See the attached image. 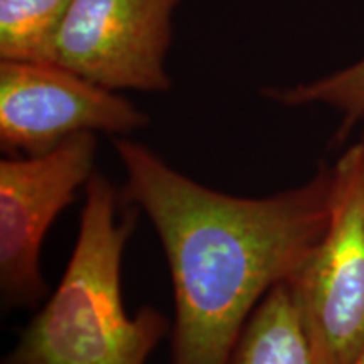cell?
I'll use <instances>...</instances> for the list:
<instances>
[{
  "label": "cell",
  "instance_id": "ba28073f",
  "mask_svg": "<svg viewBox=\"0 0 364 364\" xmlns=\"http://www.w3.org/2000/svg\"><path fill=\"white\" fill-rule=\"evenodd\" d=\"M73 0H0V59L51 63Z\"/></svg>",
  "mask_w": 364,
  "mask_h": 364
},
{
  "label": "cell",
  "instance_id": "5b68a950",
  "mask_svg": "<svg viewBox=\"0 0 364 364\" xmlns=\"http://www.w3.org/2000/svg\"><path fill=\"white\" fill-rule=\"evenodd\" d=\"M147 125L134 102L66 68L0 59V147L7 156H41L85 132L127 136Z\"/></svg>",
  "mask_w": 364,
  "mask_h": 364
},
{
  "label": "cell",
  "instance_id": "277c9868",
  "mask_svg": "<svg viewBox=\"0 0 364 364\" xmlns=\"http://www.w3.org/2000/svg\"><path fill=\"white\" fill-rule=\"evenodd\" d=\"M97 134L73 135L56 149L0 162V292L4 309L44 297L41 248L56 218L95 174Z\"/></svg>",
  "mask_w": 364,
  "mask_h": 364
},
{
  "label": "cell",
  "instance_id": "9c48e42d",
  "mask_svg": "<svg viewBox=\"0 0 364 364\" xmlns=\"http://www.w3.org/2000/svg\"><path fill=\"white\" fill-rule=\"evenodd\" d=\"M263 97L284 107L322 105L341 115L336 144H343L364 118V58L322 78L294 86H272Z\"/></svg>",
  "mask_w": 364,
  "mask_h": 364
},
{
  "label": "cell",
  "instance_id": "7a4b0ae2",
  "mask_svg": "<svg viewBox=\"0 0 364 364\" xmlns=\"http://www.w3.org/2000/svg\"><path fill=\"white\" fill-rule=\"evenodd\" d=\"M118 201L122 193L95 172L63 279L2 364H147L169 322L154 307L130 316L124 306L122 258L139 209L118 218Z\"/></svg>",
  "mask_w": 364,
  "mask_h": 364
},
{
  "label": "cell",
  "instance_id": "3957f363",
  "mask_svg": "<svg viewBox=\"0 0 364 364\" xmlns=\"http://www.w3.org/2000/svg\"><path fill=\"white\" fill-rule=\"evenodd\" d=\"M329 223L287 282L317 364H351L364 346V147L331 166Z\"/></svg>",
  "mask_w": 364,
  "mask_h": 364
},
{
  "label": "cell",
  "instance_id": "6da1fadb",
  "mask_svg": "<svg viewBox=\"0 0 364 364\" xmlns=\"http://www.w3.org/2000/svg\"><path fill=\"white\" fill-rule=\"evenodd\" d=\"M122 203L147 216L174 290L172 364H228L255 307L324 235L331 167L297 188L241 198L206 188L145 144L117 136Z\"/></svg>",
  "mask_w": 364,
  "mask_h": 364
},
{
  "label": "cell",
  "instance_id": "8fae6325",
  "mask_svg": "<svg viewBox=\"0 0 364 364\" xmlns=\"http://www.w3.org/2000/svg\"><path fill=\"white\" fill-rule=\"evenodd\" d=\"M359 144L364 147V118L361 120V139H359Z\"/></svg>",
  "mask_w": 364,
  "mask_h": 364
},
{
  "label": "cell",
  "instance_id": "30bf717a",
  "mask_svg": "<svg viewBox=\"0 0 364 364\" xmlns=\"http://www.w3.org/2000/svg\"><path fill=\"white\" fill-rule=\"evenodd\" d=\"M351 364H364V346H363L361 351H359V354L356 356V359H354V361H353Z\"/></svg>",
  "mask_w": 364,
  "mask_h": 364
},
{
  "label": "cell",
  "instance_id": "52a82bcc",
  "mask_svg": "<svg viewBox=\"0 0 364 364\" xmlns=\"http://www.w3.org/2000/svg\"><path fill=\"white\" fill-rule=\"evenodd\" d=\"M228 364H317L289 285H275L255 307Z\"/></svg>",
  "mask_w": 364,
  "mask_h": 364
},
{
  "label": "cell",
  "instance_id": "8992f818",
  "mask_svg": "<svg viewBox=\"0 0 364 364\" xmlns=\"http://www.w3.org/2000/svg\"><path fill=\"white\" fill-rule=\"evenodd\" d=\"M181 0H73L51 63L112 91L166 93L172 17Z\"/></svg>",
  "mask_w": 364,
  "mask_h": 364
}]
</instances>
